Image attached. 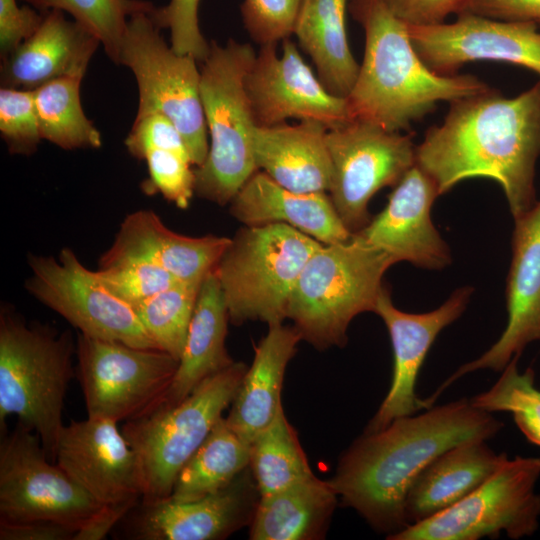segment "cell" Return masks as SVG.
Returning a JSON list of instances; mask_svg holds the SVG:
<instances>
[{"mask_svg":"<svg viewBox=\"0 0 540 540\" xmlns=\"http://www.w3.org/2000/svg\"><path fill=\"white\" fill-rule=\"evenodd\" d=\"M439 125L416 145V165L436 184L439 194L469 178L497 182L513 219L536 199L540 157V79L515 97L490 88L449 103Z\"/></svg>","mask_w":540,"mask_h":540,"instance_id":"cell-1","label":"cell"},{"mask_svg":"<svg viewBox=\"0 0 540 540\" xmlns=\"http://www.w3.org/2000/svg\"><path fill=\"white\" fill-rule=\"evenodd\" d=\"M503 427L491 412L465 398L431 406L379 431L364 432L341 457L329 482L344 505L390 537L408 527L407 493L438 456L468 440H489Z\"/></svg>","mask_w":540,"mask_h":540,"instance_id":"cell-2","label":"cell"},{"mask_svg":"<svg viewBox=\"0 0 540 540\" xmlns=\"http://www.w3.org/2000/svg\"><path fill=\"white\" fill-rule=\"evenodd\" d=\"M350 4L365 32L363 60L347 97L353 120L401 132L434 111L439 102L491 88L474 75L432 71L416 52L407 25L383 0H350Z\"/></svg>","mask_w":540,"mask_h":540,"instance_id":"cell-3","label":"cell"},{"mask_svg":"<svg viewBox=\"0 0 540 540\" xmlns=\"http://www.w3.org/2000/svg\"><path fill=\"white\" fill-rule=\"evenodd\" d=\"M76 352L70 332L28 324L12 307L0 311V426L8 416L35 432L50 460L65 426L64 398Z\"/></svg>","mask_w":540,"mask_h":540,"instance_id":"cell-4","label":"cell"},{"mask_svg":"<svg viewBox=\"0 0 540 540\" xmlns=\"http://www.w3.org/2000/svg\"><path fill=\"white\" fill-rule=\"evenodd\" d=\"M395 264L360 234L322 244L305 264L291 293L287 318L318 348L343 346L350 322L374 312L383 276Z\"/></svg>","mask_w":540,"mask_h":540,"instance_id":"cell-5","label":"cell"},{"mask_svg":"<svg viewBox=\"0 0 540 540\" xmlns=\"http://www.w3.org/2000/svg\"><path fill=\"white\" fill-rule=\"evenodd\" d=\"M256 57L251 45L215 41L200 69V93L210 145L195 171V193L224 206L258 170L253 154L257 126L245 88Z\"/></svg>","mask_w":540,"mask_h":540,"instance_id":"cell-6","label":"cell"},{"mask_svg":"<svg viewBox=\"0 0 540 540\" xmlns=\"http://www.w3.org/2000/svg\"><path fill=\"white\" fill-rule=\"evenodd\" d=\"M322 244L284 223L240 229L213 269L229 320L282 323L305 264Z\"/></svg>","mask_w":540,"mask_h":540,"instance_id":"cell-7","label":"cell"},{"mask_svg":"<svg viewBox=\"0 0 540 540\" xmlns=\"http://www.w3.org/2000/svg\"><path fill=\"white\" fill-rule=\"evenodd\" d=\"M246 370L244 363L233 362L179 403L125 422L121 431L142 474L141 503L170 497L178 473L232 403Z\"/></svg>","mask_w":540,"mask_h":540,"instance_id":"cell-8","label":"cell"},{"mask_svg":"<svg viewBox=\"0 0 540 540\" xmlns=\"http://www.w3.org/2000/svg\"><path fill=\"white\" fill-rule=\"evenodd\" d=\"M152 12L129 18L117 64L130 68L136 78V117L153 113L168 117L182 135L192 164L198 167L209 151L200 70L193 56L178 54L164 41Z\"/></svg>","mask_w":540,"mask_h":540,"instance_id":"cell-9","label":"cell"},{"mask_svg":"<svg viewBox=\"0 0 540 540\" xmlns=\"http://www.w3.org/2000/svg\"><path fill=\"white\" fill-rule=\"evenodd\" d=\"M540 457H507L479 487L444 511L408 526L390 540L511 539L535 534L540 525Z\"/></svg>","mask_w":540,"mask_h":540,"instance_id":"cell-10","label":"cell"},{"mask_svg":"<svg viewBox=\"0 0 540 540\" xmlns=\"http://www.w3.org/2000/svg\"><path fill=\"white\" fill-rule=\"evenodd\" d=\"M78 376L88 417L115 422L142 417L158 407L179 361L170 354L79 333Z\"/></svg>","mask_w":540,"mask_h":540,"instance_id":"cell-11","label":"cell"},{"mask_svg":"<svg viewBox=\"0 0 540 540\" xmlns=\"http://www.w3.org/2000/svg\"><path fill=\"white\" fill-rule=\"evenodd\" d=\"M47 457L40 437L18 423L0 443V521H54L79 530L104 510Z\"/></svg>","mask_w":540,"mask_h":540,"instance_id":"cell-12","label":"cell"},{"mask_svg":"<svg viewBox=\"0 0 540 540\" xmlns=\"http://www.w3.org/2000/svg\"><path fill=\"white\" fill-rule=\"evenodd\" d=\"M332 163L330 199L351 233L369 222L368 205L382 188L395 187L416 164L412 135L353 120L327 131Z\"/></svg>","mask_w":540,"mask_h":540,"instance_id":"cell-13","label":"cell"},{"mask_svg":"<svg viewBox=\"0 0 540 540\" xmlns=\"http://www.w3.org/2000/svg\"><path fill=\"white\" fill-rule=\"evenodd\" d=\"M31 275L25 288L81 334L158 349L134 308L112 294L97 272L85 267L74 251L63 248L58 257L30 254Z\"/></svg>","mask_w":540,"mask_h":540,"instance_id":"cell-14","label":"cell"},{"mask_svg":"<svg viewBox=\"0 0 540 540\" xmlns=\"http://www.w3.org/2000/svg\"><path fill=\"white\" fill-rule=\"evenodd\" d=\"M262 45L245 77V88L257 126L288 119L317 121L328 130L353 121L347 98L330 93L305 63L289 38Z\"/></svg>","mask_w":540,"mask_h":540,"instance_id":"cell-15","label":"cell"},{"mask_svg":"<svg viewBox=\"0 0 540 540\" xmlns=\"http://www.w3.org/2000/svg\"><path fill=\"white\" fill-rule=\"evenodd\" d=\"M407 30L423 62L440 75H454L469 62L496 61L540 76V31L534 23L462 12L454 22L407 25Z\"/></svg>","mask_w":540,"mask_h":540,"instance_id":"cell-16","label":"cell"},{"mask_svg":"<svg viewBox=\"0 0 540 540\" xmlns=\"http://www.w3.org/2000/svg\"><path fill=\"white\" fill-rule=\"evenodd\" d=\"M54 461L105 507L131 511L141 502L143 484L137 455L113 420L87 417L64 426Z\"/></svg>","mask_w":540,"mask_h":540,"instance_id":"cell-17","label":"cell"},{"mask_svg":"<svg viewBox=\"0 0 540 540\" xmlns=\"http://www.w3.org/2000/svg\"><path fill=\"white\" fill-rule=\"evenodd\" d=\"M473 287L462 286L438 308L425 313L404 312L392 302L388 287L378 297L376 313L388 330L393 349V373L390 388L364 432H376L393 420L423 409L416 394L419 371L439 333L465 311Z\"/></svg>","mask_w":540,"mask_h":540,"instance_id":"cell-18","label":"cell"},{"mask_svg":"<svg viewBox=\"0 0 540 540\" xmlns=\"http://www.w3.org/2000/svg\"><path fill=\"white\" fill-rule=\"evenodd\" d=\"M260 493L250 470L219 491L192 501L139 503L123 519L136 540L223 539L251 523Z\"/></svg>","mask_w":540,"mask_h":540,"instance_id":"cell-19","label":"cell"},{"mask_svg":"<svg viewBox=\"0 0 540 540\" xmlns=\"http://www.w3.org/2000/svg\"><path fill=\"white\" fill-rule=\"evenodd\" d=\"M511 263L506 282L508 320L498 340L481 356L460 366L428 397L439 395L460 377L478 370L502 371L531 343L540 341V200L514 219Z\"/></svg>","mask_w":540,"mask_h":540,"instance_id":"cell-20","label":"cell"},{"mask_svg":"<svg viewBox=\"0 0 540 540\" xmlns=\"http://www.w3.org/2000/svg\"><path fill=\"white\" fill-rule=\"evenodd\" d=\"M438 196L435 182L415 164L395 186L386 207L356 233L395 263L406 261L427 270H442L452 258L431 219Z\"/></svg>","mask_w":540,"mask_h":540,"instance_id":"cell-21","label":"cell"},{"mask_svg":"<svg viewBox=\"0 0 540 540\" xmlns=\"http://www.w3.org/2000/svg\"><path fill=\"white\" fill-rule=\"evenodd\" d=\"M99 39L63 11L44 12L38 29L1 59V84L35 90L59 78L82 79Z\"/></svg>","mask_w":540,"mask_h":540,"instance_id":"cell-22","label":"cell"},{"mask_svg":"<svg viewBox=\"0 0 540 540\" xmlns=\"http://www.w3.org/2000/svg\"><path fill=\"white\" fill-rule=\"evenodd\" d=\"M231 214L246 226L288 224L323 244L348 240L351 233L325 192L298 193L256 171L232 199Z\"/></svg>","mask_w":540,"mask_h":540,"instance_id":"cell-23","label":"cell"},{"mask_svg":"<svg viewBox=\"0 0 540 540\" xmlns=\"http://www.w3.org/2000/svg\"><path fill=\"white\" fill-rule=\"evenodd\" d=\"M327 131L317 121L256 126L252 146L257 169L294 192L329 191L332 163Z\"/></svg>","mask_w":540,"mask_h":540,"instance_id":"cell-24","label":"cell"},{"mask_svg":"<svg viewBox=\"0 0 540 540\" xmlns=\"http://www.w3.org/2000/svg\"><path fill=\"white\" fill-rule=\"evenodd\" d=\"M230 242L228 237L176 233L155 212L139 210L125 217L106 253L142 257L160 265L180 282H201Z\"/></svg>","mask_w":540,"mask_h":540,"instance_id":"cell-25","label":"cell"},{"mask_svg":"<svg viewBox=\"0 0 540 540\" xmlns=\"http://www.w3.org/2000/svg\"><path fill=\"white\" fill-rule=\"evenodd\" d=\"M487 440L459 443L438 456L413 482L405 500L408 526L455 505L479 487L507 458ZM407 528V527H406Z\"/></svg>","mask_w":540,"mask_h":540,"instance_id":"cell-26","label":"cell"},{"mask_svg":"<svg viewBox=\"0 0 540 540\" xmlns=\"http://www.w3.org/2000/svg\"><path fill=\"white\" fill-rule=\"evenodd\" d=\"M301 334L282 323L269 325L268 333L255 347L226 417L243 439L252 443L274 419L281 403V389L288 362L294 356Z\"/></svg>","mask_w":540,"mask_h":540,"instance_id":"cell-27","label":"cell"},{"mask_svg":"<svg viewBox=\"0 0 540 540\" xmlns=\"http://www.w3.org/2000/svg\"><path fill=\"white\" fill-rule=\"evenodd\" d=\"M228 320L223 291L212 270L201 283L177 371L154 410L179 403L206 378L234 362L225 347Z\"/></svg>","mask_w":540,"mask_h":540,"instance_id":"cell-28","label":"cell"},{"mask_svg":"<svg viewBox=\"0 0 540 540\" xmlns=\"http://www.w3.org/2000/svg\"><path fill=\"white\" fill-rule=\"evenodd\" d=\"M337 497L329 480L316 476L260 496L250 523V539H320L325 535Z\"/></svg>","mask_w":540,"mask_h":540,"instance_id":"cell-29","label":"cell"},{"mask_svg":"<svg viewBox=\"0 0 540 540\" xmlns=\"http://www.w3.org/2000/svg\"><path fill=\"white\" fill-rule=\"evenodd\" d=\"M348 0H303L293 34L310 56L325 88L347 98L357 79L360 65L347 39Z\"/></svg>","mask_w":540,"mask_h":540,"instance_id":"cell-30","label":"cell"},{"mask_svg":"<svg viewBox=\"0 0 540 540\" xmlns=\"http://www.w3.org/2000/svg\"><path fill=\"white\" fill-rule=\"evenodd\" d=\"M251 444L222 417L178 473L169 498L192 501L226 487L249 467Z\"/></svg>","mask_w":540,"mask_h":540,"instance_id":"cell-31","label":"cell"},{"mask_svg":"<svg viewBox=\"0 0 540 540\" xmlns=\"http://www.w3.org/2000/svg\"><path fill=\"white\" fill-rule=\"evenodd\" d=\"M81 80L59 78L33 90L42 139L65 150L102 146L100 132L81 106Z\"/></svg>","mask_w":540,"mask_h":540,"instance_id":"cell-32","label":"cell"},{"mask_svg":"<svg viewBox=\"0 0 540 540\" xmlns=\"http://www.w3.org/2000/svg\"><path fill=\"white\" fill-rule=\"evenodd\" d=\"M249 467L260 496L273 494L314 476L283 407L253 440Z\"/></svg>","mask_w":540,"mask_h":540,"instance_id":"cell-33","label":"cell"},{"mask_svg":"<svg viewBox=\"0 0 540 540\" xmlns=\"http://www.w3.org/2000/svg\"><path fill=\"white\" fill-rule=\"evenodd\" d=\"M201 282H180L134 306L159 350L179 361Z\"/></svg>","mask_w":540,"mask_h":540,"instance_id":"cell-34","label":"cell"},{"mask_svg":"<svg viewBox=\"0 0 540 540\" xmlns=\"http://www.w3.org/2000/svg\"><path fill=\"white\" fill-rule=\"evenodd\" d=\"M40 12L52 9L68 12L75 21L93 33L115 63L128 20L139 12H152L155 6L144 0H22Z\"/></svg>","mask_w":540,"mask_h":540,"instance_id":"cell-35","label":"cell"},{"mask_svg":"<svg viewBox=\"0 0 540 540\" xmlns=\"http://www.w3.org/2000/svg\"><path fill=\"white\" fill-rule=\"evenodd\" d=\"M515 356L501 371L500 378L485 392L475 395L471 403L488 412H510L526 439L540 447V395L532 368L519 372Z\"/></svg>","mask_w":540,"mask_h":540,"instance_id":"cell-36","label":"cell"},{"mask_svg":"<svg viewBox=\"0 0 540 540\" xmlns=\"http://www.w3.org/2000/svg\"><path fill=\"white\" fill-rule=\"evenodd\" d=\"M96 272L112 294L132 307L180 283L160 265L131 255L105 253Z\"/></svg>","mask_w":540,"mask_h":540,"instance_id":"cell-37","label":"cell"},{"mask_svg":"<svg viewBox=\"0 0 540 540\" xmlns=\"http://www.w3.org/2000/svg\"><path fill=\"white\" fill-rule=\"evenodd\" d=\"M0 133L10 153L31 155L37 150L42 137L33 90L1 87Z\"/></svg>","mask_w":540,"mask_h":540,"instance_id":"cell-38","label":"cell"},{"mask_svg":"<svg viewBox=\"0 0 540 540\" xmlns=\"http://www.w3.org/2000/svg\"><path fill=\"white\" fill-rule=\"evenodd\" d=\"M143 160L149 174L143 189L150 194L160 193L178 208H188L195 193V171L191 168V159L171 150L153 149L145 154Z\"/></svg>","mask_w":540,"mask_h":540,"instance_id":"cell-39","label":"cell"},{"mask_svg":"<svg viewBox=\"0 0 540 540\" xmlns=\"http://www.w3.org/2000/svg\"><path fill=\"white\" fill-rule=\"evenodd\" d=\"M303 0H244L241 13L246 30L261 46L293 34Z\"/></svg>","mask_w":540,"mask_h":540,"instance_id":"cell-40","label":"cell"},{"mask_svg":"<svg viewBox=\"0 0 540 540\" xmlns=\"http://www.w3.org/2000/svg\"><path fill=\"white\" fill-rule=\"evenodd\" d=\"M200 0H170L153 10L151 17L161 29H169L172 49L178 54L191 55L203 62L210 44L203 37L198 20Z\"/></svg>","mask_w":540,"mask_h":540,"instance_id":"cell-41","label":"cell"},{"mask_svg":"<svg viewBox=\"0 0 540 540\" xmlns=\"http://www.w3.org/2000/svg\"><path fill=\"white\" fill-rule=\"evenodd\" d=\"M124 143L129 153L140 160L153 149L171 150L190 158L183 137L174 123L159 113L136 117Z\"/></svg>","mask_w":540,"mask_h":540,"instance_id":"cell-42","label":"cell"},{"mask_svg":"<svg viewBox=\"0 0 540 540\" xmlns=\"http://www.w3.org/2000/svg\"><path fill=\"white\" fill-rule=\"evenodd\" d=\"M44 12L30 6L18 7L16 0H0L1 59L10 54L40 26Z\"/></svg>","mask_w":540,"mask_h":540,"instance_id":"cell-43","label":"cell"},{"mask_svg":"<svg viewBox=\"0 0 540 540\" xmlns=\"http://www.w3.org/2000/svg\"><path fill=\"white\" fill-rule=\"evenodd\" d=\"M467 0H383L390 11L407 25L425 26L446 22Z\"/></svg>","mask_w":540,"mask_h":540,"instance_id":"cell-44","label":"cell"},{"mask_svg":"<svg viewBox=\"0 0 540 540\" xmlns=\"http://www.w3.org/2000/svg\"><path fill=\"white\" fill-rule=\"evenodd\" d=\"M462 12L540 26V0H467L459 11Z\"/></svg>","mask_w":540,"mask_h":540,"instance_id":"cell-45","label":"cell"},{"mask_svg":"<svg viewBox=\"0 0 540 540\" xmlns=\"http://www.w3.org/2000/svg\"><path fill=\"white\" fill-rule=\"evenodd\" d=\"M79 529L54 521H0L1 540H75Z\"/></svg>","mask_w":540,"mask_h":540,"instance_id":"cell-46","label":"cell"},{"mask_svg":"<svg viewBox=\"0 0 540 540\" xmlns=\"http://www.w3.org/2000/svg\"><path fill=\"white\" fill-rule=\"evenodd\" d=\"M538 393H539V395H540V390H539V389H538Z\"/></svg>","mask_w":540,"mask_h":540,"instance_id":"cell-47","label":"cell"}]
</instances>
